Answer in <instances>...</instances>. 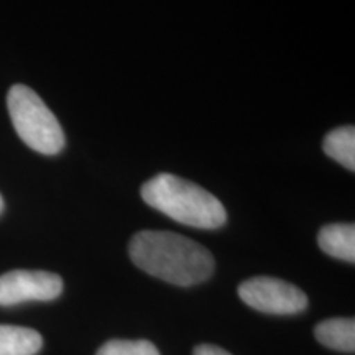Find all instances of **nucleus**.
Segmentation results:
<instances>
[{
    "instance_id": "2",
    "label": "nucleus",
    "mask_w": 355,
    "mask_h": 355,
    "mask_svg": "<svg viewBox=\"0 0 355 355\" xmlns=\"http://www.w3.org/2000/svg\"><path fill=\"white\" fill-rule=\"evenodd\" d=\"M141 198L150 207L189 227L219 229L227 222L225 207L214 194L171 173L146 181Z\"/></svg>"
},
{
    "instance_id": "9",
    "label": "nucleus",
    "mask_w": 355,
    "mask_h": 355,
    "mask_svg": "<svg viewBox=\"0 0 355 355\" xmlns=\"http://www.w3.org/2000/svg\"><path fill=\"white\" fill-rule=\"evenodd\" d=\"M322 148L327 157L336 159L349 171L355 170V128L352 125L331 130L322 141Z\"/></svg>"
},
{
    "instance_id": "11",
    "label": "nucleus",
    "mask_w": 355,
    "mask_h": 355,
    "mask_svg": "<svg viewBox=\"0 0 355 355\" xmlns=\"http://www.w3.org/2000/svg\"><path fill=\"white\" fill-rule=\"evenodd\" d=\"M193 355H232V354H229L227 350H224L222 347H217V345L201 344L194 349Z\"/></svg>"
},
{
    "instance_id": "7",
    "label": "nucleus",
    "mask_w": 355,
    "mask_h": 355,
    "mask_svg": "<svg viewBox=\"0 0 355 355\" xmlns=\"http://www.w3.org/2000/svg\"><path fill=\"white\" fill-rule=\"evenodd\" d=\"M314 336L329 349L340 352L355 350V321L352 318H334L319 322L314 329Z\"/></svg>"
},
{
    "instance_id": "8",
    "label": "nucleus",
    "mask_w": 355,
    "mask_h": 355,
    "mask_svg": "<svg viewBox=\"0 0 355 355\" xmlns=\"http://www.w3.org/2000/svg\"><path fill=\"white\" fill-rule=\"evenodd\" d=\"M42 347L40 332L21 326H0V355H35Z\"/></svg>"
},
{
    "instance_id": "1",
    "label": "nucleus",
    "mask_w": 355,
    "mask_h": 355,
    "mask_svg": "<svg viewBox=\"0 0 355 355\" xmlns=\"http://www.w3.org/2000/svg\"><path fill=\"white\" fill-rule=\"evenodd\" d=\"M133 263L155 278L193 286L214 273V257L201 243L168 230H141L128 243Z\"/></svg>"
},
{
    "instance_id": "12",
    "label": "nucleus",
    "mask_w": 355,
    "mask_h": 355,
    "mask_svg": "<svg viewBox=\"0 0 355 355\" xmlns=\"http://www.w3.org/2000/svg\"><path fill=\"white\" fill-rule=\"evenodd\" d=\"M2 211H3V199L0 196V214H2Z\"/></svg>"
},
{
    "instance_id": "5",
    "label": "nucleus",
    "mask_w": 355,
    "mask_h": 355,
    "mask_svg": "<svg viewBox=\"0 0 355 355\" xmlns=\"http://www.w3.org/2000/svg\"><path fill=\"white\" fill-rule=\"evenodd\" d=\"M63 293L60 275L42 270H12L0 277V306L51 301Z\"/></svg>"
},
{
    "instance_id": "4",
    "label": "nucleus",
    "mask_w": 355,
    "mask_h": 355,
    "mask_svg": "<svg viewBox=\"0 0 355 355\" xmlns=\"http://www.w3.org/2000/svg\"><path fill=\"white\" fill-rule=\"evenodd\" d=\"M239 296L247 306L266 314H296L308 308L304 291L273 277H255L241 283Z\"/></svg>"
},
{
    "instance_id": "10",
    "label": "nucleus",
    "mask_w": 355,
    "mask_h": 355,
    "mask_svg": "<svg viewBox=\"0 0 355 355\" xmlns=\"http://www.w3.org/2000/svg\"><path fill=\"white\" fill-rule=\"evenodd\" d=\"M96 355H159L158 349L150 340H107Z\"/></svg>"
},
{
    "instance_id": "6",
    "label": "nucleus",
    "mask_w": 355,
    "mask_h": 355,
    "mask_svg": "<svg viewBox=\"0 0 355 355\" xmlns=\"http://www.w3.org/2000/svg\"><path fill=\"white\" fill-rule=\"evenodd\" d=\"M319 248L324 254L334 259L355 261V225L354 224H329L324 225L318 235Z\"/></svg>"
},
{
    "instance_id": "3",
    "label": "nucleus",
    "mask_w": 355,
    "mask_h": 355,
    "mask_svg": "<svg viewBox=\"0 0 355 355\" xmlns=\"http://www.w3.org/2000/svg\"><path fill=\"white\" fill-rule=\"evenodd\" d=\"M7 107L13 128L25 145L43 155H56L64 148L60 122L33 89L15 84L8 91Z\"/></svg>"
}]
</instances>
